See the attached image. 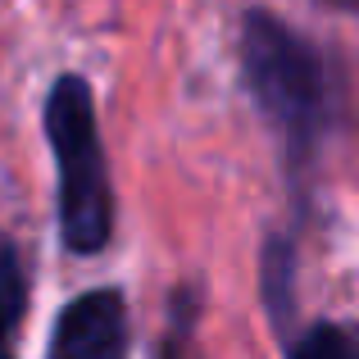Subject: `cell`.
<instances>
[{"label": "cell", "instance_id": "obj_1", "mask_svg": "<svg viewBox=\"0 0 359 359\" xmlns=\"http://www.w3.org/2000/svg\"><path fill=\"white\" fill-rule=\"evenodd\" d=\"M245 82L259 109L282 132L291 159H309L337 123V82L318 46L273 14H245Z\"/></svg>", "mask_w": 359, "mask_h": 359}, {"label": "cell", "instance_id": "obj_3", "mask_svg": "<svg viewBox=\"0 0 359 359\" xmlns=\"http://www.w3.org/2000/svg\"><path fill=\"white\" fill-rule=\"evenodd\" d=\"M118 346H123V305L114 291H96V296L78 300L64 314L50 351L55 355H114Z\"/></svg>", "mask_w": 359, "mask_h": 359}, {"label": "cell", "instance_id": "obj_2", "mask_svg": "<svg viewBox=\"0 0 359 359\" xmlns=\"http://www.w3.org/2000/svg\"><path fill=\"white\" fill-rule=\"evenodd\" d=\"M55 155H60V196H64V237L73 250L91 255L109 237V187L105 159L96 141V114H91L87 82L64 78L46 109Z\"/></svg>", "mask_w": 359, "mask_h": 359}, {"label": "cell", "instance_id": "obj_4", "mask_svg": "<svg viewBox=\"0 0 359 359\" xmlns=\"http://www.w3.org/2000/svg\"><path fill=\"white\" fill-rule=\"evenodd\" d=\"M18 300H23V291H18L14 255H9V245H0V341L9 337V327L18 318Z\"/></svg>", "mask_w": 359, "mask_h": 359}, {"label": "cell", "instance_id": "obj_6", "mask_svg": "<svg viewBox=\"0 0 359 359\" xmlns=\"http://www.w3.org/2000/svg\"><path fill=\"white\" fill-rule=\"evenodd\" d=\"M327 9H341V14H359V0H323Z\"/></svg>", "mask_w": 359, "mask_h": 359}, {"label": "cell", "instance_id": "obj_5", "mask_svg": "<svg viewBox=\"0 0 359 359\" xmlns=\"http://www.w3.org/2000/svg\"><path fill=\"white\" fill-rule=\"evenodd\" d=\"M291 351L296 355H351V351H359V346L346 332H337V327H309V337L291 341Z\"/></svg>", "mask_w": 359, "mask_h": 359}]
</instances>
